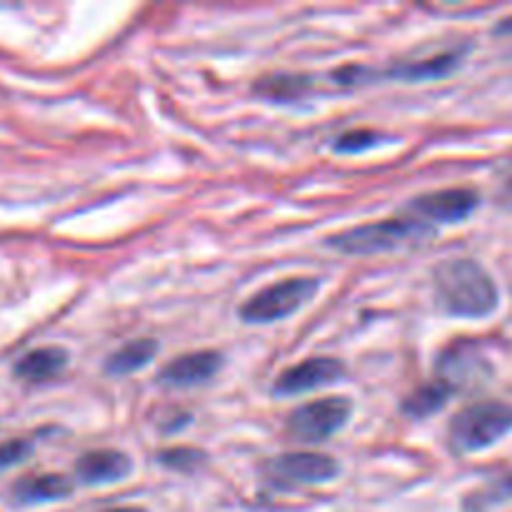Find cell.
<instances>
[{
	"mask_svg": "<svg viewBox=\"0 0 512 512\" xmlns=\"http://www.w3.org/2000/svg\"><path fill=\"white\" fill-rule=\"evenodd\" d=\"M435 298L445 313L458 318H488L500 303L488 270L468 258H450L435 268Z\"/></svg>",
	"mask_w": 512,
	"mask_h": 512,
	"instance_id": "1",
	"label": "cell"
},
{
	"mask_svg": "<svg viewBox=\"0 0 512 512\" xmlns=\"http://www.w3.org/2000/svg\"><path fill=\"white\" fill-rule=\"evenodd\" d=\"M512 430V405L485 400L468 405L450 420V443L458 453H478L505 438Z\"/></svg>",
	"mask_w": 512,
	"mask_h": 512,
	"instance_id": "2",
	"label": "cell"
},
{
	"mask_svg": "<svg viewBox=\"0 0 512 512\" xmlns=\"http://www.w3.org/2000/svg\"><path fill=\"white\" fill-rule=\"evenodd\" d=\"M430 235V228L418 218H388L378 223H365L358 228H350L345 233L333 235L328 240L330 248L348 255H375L388 253V250L400 248L405 243Z\"/></svg>",
	"mask_w": 512,
	"mask_h": 512,
	"instance_id": "3",
	"label": "cell"
},
{
	"mask_svg": "<svg viewBox=\"0 0 512 512\" xmlns=\"http://www.w3.org/2000/svg\"><path fill=\"white\" fill-rule=\"evenodd\" d=\"M320 290L318 278H285L280 283L268 285L255 293L248 303L240 308V318L245 323H275L288 315L298 313L310 298Z\"/></svg>",
	"mask_w": 512,
	"mask_h": 512,
	"instance_id": "4",
	"label": "cell"
},
{
	"mask_svg": "<svg viewBox=\"0 0 512 512\" xmlns=\"http://www.w3.org/2000/svg\"><path fill=\"white\" fill-rule=\"evenodd\" d=\"M353 415V403L345 395H330V398L313 400L300 405L288 418V433L300 443H323L330 435L345 428Z\"/></svg>",
	"mask_w": 512,
	"mask_h": 512,
	"instance_id": "5",
	"label": "cell"
},
{
	"mask_svg": "<svg viewBox=\"0 0 512 512\" xmlns=\"http://www.w3.org/2000/svg\"><path fill=\"white\" fill-rule=\"evenodd\" d=\"M265 470L275 483L315 485L333 480L340 473V465L323 453H285L270 458Z\"/></svg>",
	"mask_w": 512,
	"mask_h": 512,
	"instance_id": "6",
	"label": "cell"
},
{
	"mask_svg": "<svg viewBox=\"0 0 512 512\" xmlns=\"http://www.w3.org/2000/svg\"><path fill=\"white\" fill-rule=\"evenodd\" d=\"M345 375V365L338 358H308L305 363L293 365L283 370L275 378V395H300L308 390L323 388V385L335 383Z\"/></svg>",
	"mask_w": 512,
	"mask_h": 512,
	"instance_id": "7",
	"label": "cell"
},
{
	"mask_svg": "<svg viewBox=\"0 0 512 512\" xmlns=\"http://www.w3.org/2000/svg\"><path fill=\"white\" fill-rule=\"evenodd\" d=\"M478 193L470 188H448L435 190V193H425L410 203V208L420 215V218L435 220V223H460L473 210L478 208Z\"/></svg>",
	"mask_w": 512,
	"mask_h": 512,
	"instance_id": "8",
	"label": "cell"
},
{
	"mask_svg": "<svg viewBox=\"0 0 512 512\" xmlns=\"http://www.w3.org/2000/svg\"><path fill=\"white\" fill-rule=\"evenodd\" d=\"M223 365V355L215 350H198V353L180 355V358L170 360L163 370H160L158 380L168 388H193V385L208 383Z\"/></svg>",
	"mask_w": 512,
	"mask_h": 512,
	"instance_id": "9",
	"label": "cell"
},
{
	"mask_svg": "<svg viewBox=\"0 0 512 512\" xmlns=\"http://www.w3.org/2000/svg\"><path fill=\"white\" fill-rule=\"evenodd\" d=\"M133 460L123 450H90L75 463V478L83 485H108L128 478Z\"/></svg>",
	"mask_w": 512,
	"mask_h": 512,
	"instance_id": "10",
	"label": "cell"
},
{
	"mask_svg": "<svg viewBox=\"0 0 512 512\" xmlns=\"http://www.w3.org/2000/svg\"><path fill=\"white\" fill-rule=\"evenodd\" d=\"M65 365H68V353L63 348L48 345V348H35L25 353L15 363V375L28 383H48L63 373Z\"/></svg>",
	"mask_w": 512,
	"mask_h": 512,
	"instance_id": "11",
	"label": "cell"
},
{
	"mask_svg": "<svg viewBox=\"0 0 512 512\" xmlns=\"http://www.w3.org/2000/svg\"><path fill=\"white\" fill-rule=\"evenodd\" d=\"M463 53L460 50H445V53L433 55L425 60H410V63H400L390 70V78L405 80V83H418V80H438L453 73L460 65Z\"/></svg>",
	"mask_w": 512,
	"mask_h": 512,
	"instance_id": "12",
	"label": "cell"
},
{
	"mask_svg": "<svg viewBox=\"0 0 512 512\" xmlns=\"http://www.w3.org/2000/svg\"><path fill=\"white\" fill-rule=\"evenodd\" d=\"M73 483L65 475H28L13 485V495L20 503H50V500L68 498Z\"/></svg>",
	"mask_w": 512,
	"mask_h": 512,
	"instance_id": "13",
	"label": "cell"
},
{
	"mask_svg": "<svg viewBox=\"0 0 512 512\" xmlns=\"http://www.w3.org/2000/svg\"><path fill=\"white\" fill-rule=\"evenodd\" d=\"M158 353V343L150 338L130 340L123 348H118L115 353L108 355L105 360V370L110 375H130L135 370H143L145 365H150V360Z\"/></svg>",
	"mask_w": 512,
	"mask_h": 512,
	"instance_id": "14",
	"label": "cell"
},
{
	"mask_svg": "<svg viewBox=\"0 0 512 512\" xmlns=\"http://www.w3.org/2000/svg\"><path fill=\"white\" fill-rule=\"evenodd\" d=\"M450 393H453V385H450L445 378H438L433 380V383L418 388L415 393H410L408 400H405L403 410L408 415H413V418H428V415L438 413L440 408H445Z\"/></svg>",
	"mask_w": 512,
	"mask_h": 512,
	"instance_id": "15",
	"label": "cell"
},
{
	"mask_svg": "<svg viewBox=\"0 0 512 512\" xmlns=\"http://www.w3.org/2000/svg\"><path fill=\"white\" fill-rule=\"evenodd\" d=\"M310 88V78L305 75H273L255 83V93L263 98L275 100V103H288V100L300 98Z\"/></svg>",
	"mask_w": 512,
	"mask_h": 512,
	"instance_id": "16",
	"label": "cell"
},
{
	"mask_svg": "<svg viewBox=\"0 0 512 512\" xmlns=\"http://www.w3.org/2000/svg\"><path fill=\"white\" fill-rule=\"evenodd\" d=\"M205 460V455L195 448H168L163 453H158V463L165 465L170 470H180V473H188L195 470Z\"/></svg>",
	"mask_w": 512,
	"mask_h": 512,
	"instance_id": "17",
	"label": "cell"
},
{
	"mask_svg": "<svg viewBox=\"0 0 512 512\" xmlns=\"http://www.w3.org/2000/svg\"><path fill=\"white\" fill-rule=\"evenodd\" d=\"M378 140L380 135L373 133V130H350V133H343L335 140V150H340V153H360V150L373 148Z\"/></svg>",
	"mask_w": 512,
	"mask_h": 512,
	"instance_id": "18",
	"label": "cell"
},
{
	"mask_svg": "<svg viewBox=\"0 0 512 512\" xmlns=\"http://www.w3.org/2000/svg\"><path fill=\"white\" fill-rule=\"evenodd\" d=\"M30 450H33V445L28 440H5V443H0V468L23 463Z\"/></svg>",
	"mask_w": 512,
	"mask_h": 512,
	"instance_id": "19",
	"label": "cell"
},
{
	"mask_svg": "<svg viewBox=\"0 0 512 512\" xmlns=\"http://www.w3.org/2000/svg\"><path fill=\"white\" fill-rule=\"evenodd\" d=\"M103 512H148L145 508H138V505H123V508H110Z\"/></svg>",
	"mask_w": 512,
	"mask_h": 512,
	"instance_id": "20",
	"label": "cell"
},
{
	"mask_svg": "<svg viewBox=\"0 0 512 512\" xmlns=\"http://www.w3.org/2000/svg\"><path fill=\"white\" fill-rule=\"evenodd\" d=\"M508 195H510V198H512V180H510V183H508Z\"/></svg>",
	"mask_w": 512,
	"mask_h": 512,
	"instance_id": "21",
	"label": "cell"
}]
</instances>
